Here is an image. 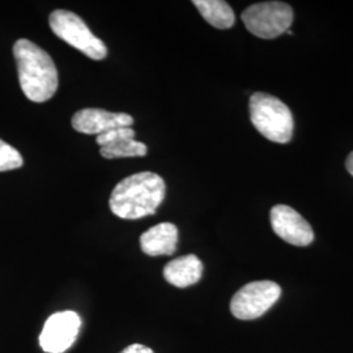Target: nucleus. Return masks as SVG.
Returning <instances> with one entry per match:
<instances>
[{
  "instance_id": "obj_1",
  "label": "nucleus",
  "mask_w": 353,
  "mask_h": 353,
  "mask_svg": "<svg viewBox=\"0 0 353 353\" xmlns=\"http://www.w3.org/2000/svg\"><path fill=\"white\" fill-rule=\"evenodd\" d=\"M13 55L19 83L26 99L33 102L49 101L59 85L58 70L50 55L26 38L16 41Z\"/></svg>"
},
{
  "instance_id": "obj_2",
  "label": "nucleus",
  "mask_w": 353,
  "mask_h": 353,
  "mask_svg": "<svg viewBox=\"0 0 353 353\" xmlns=\"http://www.w3.org/2000/svg\"><path fill=\"white\" fill-rule=\"evenodd\" d=\"M164 179L152 172H140L117 183L109 199L110 210L125 220H138L156 212L165 198Z\"/></svg>"
},
{
  "instance_id": "obj_3",
  "label": "nucleus",
  "mask_w": 353,
  "mask_h": 353,
  "mask_svg": "<svg viewBox=\"0 0 353 353\" xmlns=\"http://www.w3.org/2000/svg\"><path fill=\"white\" fill-rule=\"evenodd\" d=\"M250 119L254 127L274 143L285 144L293 137V115L290 108L278 97L256 92L249 102Z\"/></svg>"
},
{
  "instance_id": "obj_4",
  "label": "nucleus",
  "mask_w": 353,
  "mask_h": 353,
  "mask_svg": "<svg viewBox=\"0 0 353 353\" xmlns=\"http://www.w3.org/2000/svg\"><path fill=\"white\" fill-rule=\"evenodd\" d=\"M52 33L93 61H102L108 55L106 45L96 37L88 26L76 13L57 10L49 17Z\"/></svg>"
},
{
  "instance_id": "obj_5",
  "label": "nucleus",
  "mask_w": 353,
  "mask_h": 353,
  "mask_svg": "<svg viewBox=\"0 0 353 353\" xmlns=\"http://www.w3.org/2000/svg\"><path fill=\"white\" fill-rule=\"evenodd\" d=\"M241 19L254 36L274 39L290 30L293 23V10L284 1H262L246 8Z\"/></svg>"
},
{
  "instance_id": "obj_6",
  "label": "nucleus",
  "mask_w": 353,
  "mask_h": 353,
  "mask_svg": "<svg viewBox=\"0 0 353 353\" xmlns=\"http://www.w3.org/2000/svg\"><path fill=\"white\" fill-rule=\"evenodd\" d=\"M281 296V288L275 281L261 280L243 285L230 301L232 314L252 321L267 313Z\"/></svg>"
},
{
  "instance_id": "obj_7",
  "label": "nucleus",
  "mask_w": 353,
  "mask_h": 353,
  "mask_svg": "<svg viewBox=\"0 0 353 353\" xmlns=\"http://www.w3.org/2000/svg\"><path fill=\"white\" fill-rule=\"evenodd\" d=\"M81 319L75 312L67 310L49 316L39 335V345L48 353H63L71 348L79 335Z\"/></svg>"
},
{
  "instance_id": "obj_8",
  "label": "nucleus",
  "mask_w": 353,
  "mask_h": 353,
  "mask_svg": "<svg viewBox=\"0 0 353 353\" xmlns=\"http://www.w3.org/2000/svg\"><path fill=\"white\" fill-rule=\"evenodd\" d=\"M270 220L279 237L293 246H307L314 241L310 224L290 205H275L270 212Z\"/></svg>"
},
{
  "instance_id": "obj_9",
  "label": "nucleus",
  "mask_w": 353,
  "mask_h": 353,
  "mask_svg": "<svg viewBox=\"0 0 353 353\" xmlns=\"http://www.w3.org/2000/svg\"><path fill=\"white\" fill-rule=\"evenodd\" d=\"M72 127L87 135H101L121 127H131L134 118L126 113H112L103 109H81L72 117Z\"/></svg>"
},
{
  "instance_id": "obj_10",
  "label": "nucleus",
  "mask_w": 353,
  "mask_h": 353,
  "mask_svg": "<svg viewBox=\"0 0 353 353\" xmlns=\"http://www.w3.org/2000/svg\"><path fill=\"white\" fill-rule=\"evenodd\" d=\"M178 243V229L172 223L157 224L140 236L141 252L150 256L173 255Z\"/></svg>"
},
{
  "instance_id": "obj_11",
  "label": "nucleus",
  "mask_w": 353,
  "mask_h": 353,
  "mask_svg": "<svg viewBox=\"0 0 353 353\" xmlns=\"http://www.w3.org/2000/svg\"><path fill=\"white\" fill-rule=\"evenodd\" d=\"M203 275V263L194 255H183L165 265L164 278L176 288H188L196 284Z\"/></svg>"
},
{
  "instance_id": "obj_12",
  "label": "nucleus",
  "mask_w": 353,
  "mask_h": 353,
  "mask_svg": "<svg viewBox=\"0 0 353 353\" xmlns=\"http://www.w3.org/2000/svg\"><path fill=\"white\" fill-rule=\"evenodd\" d=\"M192 4L196 7V10L201 12L203 19L210 26L217 29H229L232 28L236 16L232 10V7L227 1L223 0H194Z\"/></svg>"
},
{
  "instance_id": "obj_13",
  "label": "nucleus",
  "mask_w": 353,
  "mask_h": 353,
  "mask_svg": "<svg viewBox=\"0 0 353 353\" xmlns=\"http://www.w3.org/2000/svg\"><path fill=\"white\" fill-rule=\"evenodd\" d=\"M102 157L113 160V159H123V157H143L147 154L148 148L141 141L135 139H125L117 141L110 145L102 147Z\"/></svg>"
},
{
  "instance_id": "obj_14",
  "label": "nucleus",
  "mask_w": 353,
  "mask_h": 353,
  "mask_svg": "<svg viewBox=\"0 0 353 353\" xmlns=\"http://www.w3.org/2000/svg\"><path fill=\"white\" fill-rule=\"evenodd\" d=\"M24 164L20 152L14 150L12 145L0 139V172H8L21 168Z\"/></svg>"
},
{
  "instance_id": "obj_15",
  "label": "nucleus",
  "mask_w": 353,
  "mask_h": 353,
  "mask_svg": "<svg viewBox=\"0 0 353 353\" xmlns=\"http://www.w3.org/2000/svg\"><path fill=\"white\" fill-rule=\"evenodd\" d=\"M134 137H135V131L131 127H121L99 135L96 141L102 148L121 140L134 139Z\"/></svg>"
},
{
  "instance_id": "obj_16",
  "label": "nucleus",
  "mask_w": 353,
  "mask_h": 353,
  "mask_svg": "<svg viewBox=\"0 0 353 353\" xmlns=\"http://www.w3.org/2000/svg\"><path fill=\"white\" fill-rule=\"evenodd\" d=\"M119 353H154L152 351L151 348H148L147 345H143L139 343H135V344H131L128 345L127 348H125L122 352Z\"/></svg>"
},
{
  "instance_id": "obj_17",
  "label": "nucleus",
  "mask_w": 353,
  "mask_h": 353,
  "mask_svg": "<svg viewBox=\"0 0 353 353\" xmlns=\"http://www.w3.org/2000/svg\"><path fill=\"white\" fill-rule=\"evenodd\" d=\"M345 168L348 170V173L353 176V152H351L345 160Z\"/></svg>"
}]
</instances>
